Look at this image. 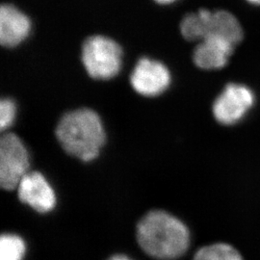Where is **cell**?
I'll return each mask as SVG.
<instances>
[{
  "label": "cell",
  "mask_w": 260,
  "mask_h": 260,
  "mask_svg": "<svg viewBox=\"0 0 260 260\" xmlns=\"http://www.w3.org/2000/svg\"><path fill=\"white\" fill-rule=\"evenodd\" d=\"M140 247L149 256L161 260L176 259L185 253L190 233L184 223L162 210L145 215L137 225Z\"/></svg>",
  "instance_id": "6da1fadb"
},
{
  "label": "cell",
  "mask_w": 260,
  "mask_h": 260,
  "mask_svg": "<svg viewBox=\"0 0 260 260\" xmlns=\"http://www.w3.org/2000/svg\"><path fill=\"white\" fill-rule=\"evenodd\" d=\"M55 133L66 152L84 162L96 157L105 142L100 116L88 108L65 114L58 122Z\"/></svg>",
  "instance_id": "7a4b0ae2"
},
{
  "label": "cell",
  "mask_w": 260,
  "mask_h": 260,
  "mask_svg": "<svg viewBox=\"0 0 260 260\" xmlns=\"http://www.w3.org/2000/svg\"><path fill=\"white\" fill-rule=\"evenodd\" d=\"M180 33L189 42H201L209 37H220L234 45L241 43L244 32L239 20L223 10L201 9L186 15L180 22Z\"/></svg>",
  "instance_id": "3957f363"
},
{
  "label": "cell",
  "mask_w": 260,
  "mask_h": 260,
  "mask_svg": "<svg viewBox=\"0 0 260 260\" xmlns=\"http://www.w3.org/2000/svg\"><path fill=\"white\" fill-rule=\"evenodd\" d=\"M121 47L110 38L94 35L83 43L81 60L92 78L106 80L115 77L121 71Z\"/></svg>",
  "instance_id": "277c9868"
},
{
  "label": "cell",
  "mask_w": 260,
  "mask_h": 260,
  "mask_svg": "<svg viewBox=\"0 0 260 260\" xmlns=\"http://www.w3.org/2000/svg\"><path fill=\"white\" fill-rule=\"evenodd\" d=\"M29 154L23 142L14 133H5L0 139V185L7 191L18 188L29 173Z\"/></svg>",
  "instance_id": "5b68a950"
},
{
  "label": "cell",
  "mask_w": 260,
  "mask_h": 260,
  "mask_svg": "<svg viewBox=\"0 0 260 260\" xmlns=\"http://www.w3.org/2000/svg\"><path fill=\"white\" fill-rule=\"evenodd\" d=\"M254 103V94L241 84H229L213 104L215 119L222 124H234L247 115Z\"/></svg>",
  "instance_id": "8992f818"
},
{
  "label": "cell",
  "mask_w": 260,
  "mask_h": 260,
  "mask_svg": "<svg viewBox=\"0 0 260 260\" xmlns=\"http://www.w3.org/2000/svg\"><path fill=\"white\" fill-rule=\"evenodd\" d=\"M171 74L167 67L157 60L141 58L130 76V84L137 93L145 96H156L167 90Z\"/></svg>",
  "instance_id": "52a82bcc"
},
{
  "label": "cell",
  "mask_w": 260,
  "mask_h": 260,
  "mask_svg": "<svg viewBox=\"0 0 260 260\" xmlns=\"http://www.w3.org/2000/svg\"><path fill=\"white\" fill-rule=\"evenodd\" d=\"M19 201L40 213L51 211L56 205L55 193L46 177L39 172H29L17 188Z\"/></svg>",
  "instance_id": "ba28073f"
},
{
  "label": "cell",
  "mask_w": 260,
  "mask_h": 260,
  "mask_svg": "<svg viewBox=\"0 0 260 260\" xmlns=\"http://www.w3.org/2000/svg\"><path fill=\"white\" fill-rule=\"evenodd\" d=\"M31 20L12 4H3L0 9V43L3 47H18L31 32Z\"/></svg>",
  "instance_id": "9c48e42d"
},
{
  "label": "cell",
  "mask_w": 260,
  "mask_h": 260,
  "mask_svg": "<svg viewBox=\"0 0 260 260\" xmlns=\"http://www.w3.org/2000/svg\"><path fill=\"white\" fill-rule=\"evenodd\" d=\"M235 47L236 45L223 38H206L196 47L194 63L200 69L207 71L222 69L228 64Z\"/></svg>",
  "instance_id": "30bf717a"
},
{
  "label": "cell",
  "mask_w": 260,
  "mask_h": 260,
  "mask_svg": "<svg viewBox=\"0 0 260 260\" xmlns=\"http://www.w3.org/2000/svg\"><path fill=\"white\" fill-rule=\"evenodd\" d=\"M194 260H244L240 252L233 246L217 243L205 246L196 252Z\"/></svg>",
  "instance_id": "8fae6325"
},
{
  "label": "cell",
  "mask_w": 260,
  "mask_h": 260,
  "mask_svg": "<svg viewBox=\"0 0 260 260\" xmlns=\"http://www.w3.org/2000/svg\"><path fill=\"white\" fill-rule=\"evenodd\" d=\"M25 244L16 234H2L0 238V260H22Z\"/></svg>",
  "instance_id": "7c38bea8"
},
{
  "label": "cell",
  "mask_w": 260,
  "mask_h": 260,
  "mask_svg": "<svg viewBox=\"0 0 260 260\" xmlns=\"http://www.w3.org/2000/svg\"><path fill=\"white\" fill-rule=\"evenodd\" d=\"M17 114L16 103L11 99H3L0 102V127L1 130L9 128L15 121Z\"/></svg>",
  "instance_id": "4fadbf2b"
},
{
  "label": "cell",
  "mask_w": 260,
  "mask_h": 260,
  "mask_svg": "<svg viewBox=\"0 0 260 260\" xmlns=\"http://www.w3.org/2000/svg\"><path fill=\"white\" fill-rule=\"evenodd\" d=\"M108 260H132L128 258L127 256L125 255H122V254H117V255H114L112 256L111 258H109Z\"/></svg>",
  "instance_id": "5bb4252c"
},
{
  "label": "cell",
  "mask_w": 260,
  "mask_h": 260,
  "mask_svg": "<svg viewBox=\"0 0 260 260\" xmlns=\"http://www.w3.org/2000/svg\"><path fill=\"white\" fill-rule=\"evenodd\" d=\"M158 4H163V5H166V4H171V3H174L176 2L177 0H154Z\"/></svg>",
  "instance_id": "9a60e30c"
},
{
  "label": "cell",
  "mask_w": 260,
  "mask_h": 260,
  "mask_svg": "<svg viewBox=\"0 0 260 260\" xmlns=\"http://www.w3.org/2000/svg\"><path fill=\"white\" fill-rule=\"evenodd\" d=\"M248 2H250L251 4H255V5H260V0H247Z\"/></svg>",
  "instance_id": "2e32d148"
}]
</instances>
